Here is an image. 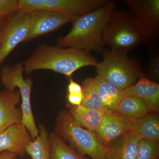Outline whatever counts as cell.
I'll return each instance as SVG.
<instances>
[{
    "label": "cell",
    "instance_id": "1",
    "mask_svg": "<svg viewBox=\"0 0 159 159\" xmlns=\"http://www.w3.org/2000/svg\"><path fill=\"white\" fill-rule=\"evenodd\" d=\"M116 7V2L109 1L105 6L90 13L76 16L72 21L70 31L57 38V46L88 52H102L105 45L103 40L104 28Z\"/></svg>",
    "mask_w": 159,
    "mask_h": 159
},
{
    "label": "cell",
    "instance_id": "2",
    "mask_svg": "<svg viewBox=\"0 0 159 159\" xmlns=\"http://www.w3.org/2000/svg\"><path fill=\"white\" fill-rule=\"evenodd\" d=\"M98 62L89 52L43 44L38 46L23 65L26 73L51 70L70 78L78 69L87 66L96 67Z\"/></svg>",
    "mask_w": 159,
    "mask_h": 159
},
{
    "label": "cell",
    "instance_id": "3",
    "mask_svg": "<svg viewBox=\"0 0 159 159\" xmlns=\"http://www.w3.org/2000/svg\"><path fill=\"white\" fill-rule=\"evenodd\" d=\"M103 59L97 63V75L114 86L124 90L143 76L139 63L130 59L127 52L111 50L103 51Z\"/></svg>",
    "mask_w": 159,
    "mask_h": 159
},
{
    "label": "cell",
    "instance_id": "4",
    "mask_svg": "<svg viewBox=\"0 0 159 159\" xmlns=\"http://www.w3.org/2000/svg\"><path fill=\"white\" fill-rule=\"evenodd\" d=\"M54 132L80 154L93 159H105L107 148L100 144L94 133L78 125L67 111L59 112Z\"/></svg>",
    "mask_w": 159,
    "mask_h": 159
},
{
    "label": "cell",
    "instance_id": "5",
    "mask_svg": "<svg viewBox=\"0 0 159 159\" xmlns=\"http://www.w3.org/2000/svg\"><path fill=\"white\" fill-rule=\"evenodd\" d=\"M103 40L111 50L125 52L144 43L142 34L129 12L116 9L106 24Z\"/></svg>",
    "mask_w": 159,
    "mask_h": 159
},
{
    "label": "cell",
    "instance_id": "6",
    "mask_svg": "<svg viewBox=\"0 0 159 159\" xmlns=\"http://www.w3.org/2000/svg\"><path fill=\"white\" fill-rule=\"evenodd\" d=\"M24 65L22 63H18L13 66H4L1 70V81L7 90L14 91L16 88H18L21 99L22 122L34 140L38 135L39 129L35 124L31 106L33 82L30 78H24Z\"/></svg>",
    "mask_w": 159,
    "mask_h": 159
},
{
    "label": "cell",
    "instance_id": "7",
    "mask_svg": "<svg viewBox=\"0 0 159 159\" xmlns=\"http://www.w3.org/2000/svg\"><path fill=\"white\" fill-rule=\"evenodd\" d=\"M129 14L144 40L152 44L159 34V0H125Z\"/></svg>",
    "mask_w": 159,
    "mask_h": 159
},
{
    "label": "cell",
    "instance_id": "8",
    "mask_svg": "<svg viewBox=\"0 0 159 159\" xmlns=\"http://www.w3.org/2000/svg\"><path fill=\"white\" fill-rule=\"evenodd\" d=\"M5 17L0 24V66L16 47L24 42L29 30L30 13L19 9Z\"/></svg>",
    "mask_w": 159,
    "mask_h": 159
},
{
    "label": "cell",
    "instance_id": "9",
    "mask_svg": "<svg viewBox=\"0 0 159 159\" xmlns=\"http://www.w3.org/2000/svg\"><path fill=\"white\" fill-rule=\"evenodd\" d=\"M29 30L24 42L30 41L39 36L56 31L72 22L74 16L54 11L43 9L30 12Z\"/></svg>",
    "mask_w": 159,
    "mask_h": 159
},
{
    "label": "cell",
    "instance_id": "10",
    "mask_svg": "<svg viewBox=\"0 0 159 159\" xmlns=\"http://www.w3.org/2000/svg\"><path fill=\"white\" fill-rule=\"evenodd\" d=\"M131 120L107 111L100 127L94 133L100 144L107 148L116 139L131 130Z\"/></svg>",
    "mask_w": 159,
    "mask_h": 159
},
{
    "label": "cell",
    "instance_id": "11",
    "mask_svg": "<svg viewBox=\"0 0 159 159\" xmlns=\"http://www.w3.org/2000/svg\"><path fill=\"white\" fill-rule=\"evenodd\" d=\"M30 134L22 123L9 126L0 133V152H9L24 157L27 146L32 141Z\"/></svg>",
    "mask_w": 159,
    "mask_h": 159
},
{
    "label": "cell",
    "instance_id": "12",
    "mask_svg": "<svg viewBox=\"0 0 159 159\" xmlns=\"http://www.w3.org/2000/svg\"><path fill=\"white\" fill-rule=\"evenodd\" d=\"M108 2L109 0H43V9L58 11L76 17L90 13L105 6Z\"/></svg>",
    "mask_w": 159,
    "mask_h": 159
},
{
    "label": "cell",
    "instance_id": "13",
    "mask_svg": "<svg viewBox=\"0 0 159 159\" xmlns=\"http://www.w3.org/2000/svg\"><path fill=\"white\" fill-rule=\"evenodd\" d=\"M21 101L18 89L0 90V133L11 125L22 122V112L16 107Z\"/></svg>",
    "mask_w": 159,
    "mask_h": 159
},
{
    "label": "cell",
    "instance_id": "14",
    "mask_svg": "<svg viewBox=\"0 0 159 159\" xmlns=\"http://www.w3.org/2000/svg\"><path fill=\"white\" fill-rule=\"evenodd\" d=\"M124 95L138 97L145 101L151 111H159V85L142 76L133 85L123 90Z\"/></svg>",
    "mask_w": 159,
    "mask_h": 159
},
{
    "label": "cell",
    "instance_id": "15",
    "mask_svg": "<svg viewBox=\"0 0 159 159\" xmlns=\"http://www.w3.org/2000/svg\"><path fill=\"white\" fill-rule=\"evenodd\" d=\"M140 139L134 131H129L107 146L105 159H136Z\"/></svg>",
    "mask_w": 159,
    "mask_h": 159
},
{
    "label": "cell",
    "instance_id": "16",
    "mask_svg": "<svg viewBox=\"0 0 159 159\" xmlns=\"http://www.w3.org/2000/svg\"><path fill=\"white\" fill-rule=\"evenodd\" d=\"M69 113L78 125L95 133L100 127L105 112L87 108L83 106L71 105Z\"/></svg>",
    "mask_w": 159,
    "mask_h": 159
},
{
    "label": "cell",
    "instance_id": "17",
    "mask_svg": "<svg viewBox=\"0 0 159 159\" xmlns=\"http://www.w3.org/2000/svg\"><path fill=\"white\" fill-rule=\"evenodd\" d=\"M93 79L99 99L106 110L113 111L124 97L123 90L117 88L99 75Z\"/></svg>",
    "mask_w": 159,
    "mask_h": 159
},
{
    "label": "cell",
    "instance_id": "18",
    "mask_svg": "<svg viewBox=\"0 0 159 159\" xmlns=\"http://www.w3.org/2000/svg\"><path fill=\"white\" fill-rule=\"evenodd\" d=\"M113 112L129 120H135L145 116L151 111L142 99L124 95Z\"/></svg>",
    "mask_w": 159,
    "mask_h": 159
},
{
    "label": "cell",
    "instance_id": "19",
    "mask_svg": "<svg viewBox=\"0 0 159 159\" xmlns=\"http://www.w3.org/2000/svg\"><path fill=\"white\" fill-rule=\"evenodd\" d=\"M131 130L141 139L159 143V119L155 115H146L131 120Z\"/></svg>",
    "mask_w": 159,
    "mask_h": 159
},
{
    "label": "cell",
    "instance_id": "20",
    "mask_svg": "<svg viewBox=\"0 0 159 159\" xmlns=\"http://www.w3.org/2000/svg\"><path fill=\"white\" fill-rule=\"evenodd\" d=\"M39 134L27 146V154L32 159H51V146L49 133L45 126H39Z\"/></svg>",
    "mask_w": 159,
    "mask_h": 159
},
{
    "label": "cell",
    "instance_id": "21",
    "mask_svg": "<svg viewBox=\"0 0 159 159\" xmlns=\"http://www.w3.org/2000/svg\"><path fill=\"white\" fill-rule=\"evenodd\" d=\"M51 159H88L66 144L55 132L49 134Z\"/></svg>",
    "mask_w": 159,
    "mask_h": 159
},
{
    "label": "cell",
    "instance_id": "22",
    "mask_svg": "<svg viewBox=\"0 0 159 159\" xmlns=\"http://www.w3.org/2000/svg\"><path fill=\"white\" fill-rule=\"evenodd\" d=\"M83 99L81 105L87 108L105 112L107 111L99 99L94 79L88 77L83 80L82 85Z\"/></svg>",
    "mask_w": 159,
    "mask_h": 159
},
{
    "label": "cell",
    "instance_id": "23",
    "mask_svg": "<svg viewBox=\"0 0 159 159\" xmlns=\"http://www.w3.org/2000/svg\"><path fill=\"white\" fill-rule=\"evenodd\" d=\"M159 143L140 139L137 145L136 159H159Z\"/></svg>",
    "mask_w": 159,
    "mask_h": 159
},
{
    "label": "cell",
    "instance_id": "24",
    "mask_svg": "<svg viewBox=\"0 0 159 159\" xmlns=\"http://www.w3.org/2000/svg\"><path fill=\"white\" fill-rule=\"evenodd\" d=\"M67 99L72 105H80L82 102L83 92L81 86L75 82L72 77H70L68 85Z\"/></svg>",
    "mask_w": 159,
    "mask_h": 159
},
{
    "label": "cell",
    "instance_id": "25",
    "mask_svg": "<svg viewBox=\"0 0 159 159\" xmlns=\"http://www.w3.org/2000/svg\"><path fill=\"white\" fill-rule=\"evenodd\" d=\"M19 9L30 12L43 10V0H19Z\"/></svg>",
    "mask_w": 159,
    "mask_h": 159
},
{
    "label": "cell",
    "instance_id": "26",
    "mask_svg": "<svg viewBox=\"0 0 159 159\" xmlns=\"http://www.w3.org/2000/svg\"><path fill=\"white\" fill-rule=\"evenodd\" d=\"M18 9V0H0V15L5 17Z\"/></svg>",
    "mask_w": 159,
    "mask_h": 159
},
{
    "label": "cell",
    "instance_id": "27",
    "mask_svg": "<svg viewBox=\"0 0 159 159\" xmlns=\"http://www.w3.org/2000/svg\"><path fill=\"white\" fill-rule=\"evenodd\" d=\"M150 61L147 66V72L151 77H157L159 74V57L150 54Z\"/></svg>",
    "mask_w": 159,
    "mask_h": 159
},
{
    "label": "cell",
    "instance_id": "28",
    "mask_svg": "<svg viewBox=\"0 0 159 159\" xmlns=\"http://www.w3.org/2000/svg\"><path fill=\"white\" fill-rule=\"evenodd\" d=\"M0 159H17V156L9 152H0Z\"/></svg>",
    "mask_w": 159,
    "mask_h": 159
},
{
    "label": "cell",
    "instance_id": "29",
    "mask_svg": "<svg viewBox=\"0 0 159 159\" xmlns=\"http://www.w3.org/2000/svg\"><path fill=\"white\" fill-rule=\"evenodd\" d=\"M6 17V16H5ZM5 16H2L0 15V23L2 22V20L4 18Z\"/></svg>",
    "mask_w": 159,
    "mask_h": 159
}]
</instances>
